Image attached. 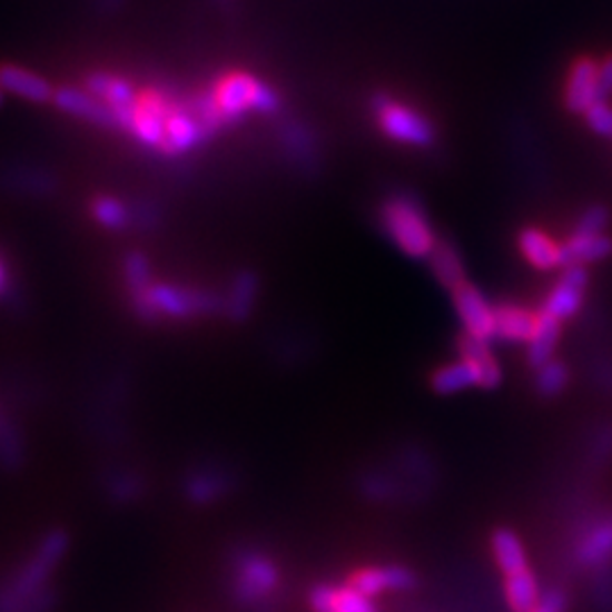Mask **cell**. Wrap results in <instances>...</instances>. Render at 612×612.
I'll return each mask as SVG.
<instances>
[{
	"label": "cell",
	"mask_w": 612,
	"mask_h": 612,
	"mask_svg": "<svg viewBox=\"0 0 612 612\" xmlns=\"http://www.w3.org/2000/svg\"><path fill=\"white\" fill-rule=\"evenodd\" d=\"M379 227L404 257L417 261L432 255L441 240L419 198L408 191H395L382 203Z\"/></svg>",
	"instance_id": "6da1fadb"
},
{
	"label": "cell",
	"mask_w": 612,
	"mask_h": 612,
	"mask_svg": "<svg viewBox=\"0 0 612 612\" xmlns=\"http://www.w3.org/2000/svg\"><path fill=\"white\" fill-rule=\"evenodd\" d=\"M69 535L61 529L48 531L28 563H23L10 585L0 592V612H23V608L46 590L50 574L67 556Z\"/></svg>",
	"instance_id": "7a4b0ae2"
},
{
	"label": "cell",
	"mask_w": 612,
	"mask_h": 612,
	"mask_svg": "<svg viewBox=\"0 0 612 612\" xmlns=\"http://www.w3.org/2000/svg\"><path fill=\"white\" fill-rule=\"evenodd\" d=\"M214 96L225 118V126L240 122L248 113L273 116L282 109L279 93L270 85L248 73H229L220 80Z\"/></svg>",
	"instance_id": "3957f363"
},
{
	"label": "cell",
	"mask_w": 612,
	"mask_h": 612,
	"mask_svg": "<svg viewBox=\"0 0 612 612\" xmlns=\"http://www.w3.org/2000/svg\"><path fill=\"white\" fill-rule=\"evenodd\" d=\"M373 111L377 118L379 130L395 144L411 146V148H428L436 144V128L434 122L424 118L408 105L399 100L377 93L373 96Z\"/></svg>",
	"instance_id": "277c9868"
},
{
	"label": "cell",
	"mask_w": 612,
	"mask_h": 612,
	"mask_svg": "<svg viewBox=\"0 0 612 612\" xmlns=\"http://www.w3.org/2000/svg\"><path fill=\"white\" fill-rule=\"evenodd\" d=\"M150 299L159 316H168L177 320L223 314V297L203 288L155 284L150 290Z\"/></svg>",
	"instance_id": "5b68a950"
},
{
	"label": "cell",
	"mask_w": 612,
	"mask_h": 612,
	"mask_svg": "<svg viewBox=\"0 0 612 612\" xmlns=\"http://www.w3.org/2000/svg\"><path fill=\"white\" fill-rule=\"evenodd\" d=\"M452 304L456 318L463 327V334L474 336L478 340L493 343L497 336L495 320V304L485 297V293L472 282H463L452 290Z\"/></svg>",
	"instance_id": "8992f818"
},
{
	"label": "cell",
	"mask_w": 612,
	"mask_h": 612,
	"mask_svg": "<svg viewBox=\"0 0 612 612\" xmlns=\"http://www.w3.org/2000/svg\"><path fill=\"white\" fill-rule=\"evenodd\" d=\"M588 282H590V275H588L585 266L563 268L559 282L554 284V288L549 290V295L544 299L542 312L561 323L574 318L583 306Z\"/></svg>",
	"instance_id": "52a82bcc"
},
{
	"label": "cell",
	"mask_w": 612,
	"mask_h": 612,
	"mask_svg": "<svg viewBox=\"0 0 612 612\" xmlns=\"http://www.w3.org/2000/svg\"><path fill=\"white\" fill-rule=\"evenodd\" d=\"M87 91L93 93L105 105H109L118 120V128L130 132L137 105H139V96L128 80L109 76V73H91L87 78Z\"/></svg>",
	"instance_id": "ba28073f"
},
{
	"label": "cell",
	"mask_w": 612,
	"mask_h": 612,
	"mask_svg": "<svg viewBox=\"0 0 612 612\" xmlns=\"http://www.w3.org/2000/svg\"><path fill=\"white\" fill-rule=\"evenodd\" d=\"M211 137H214V132L189 109V105H181V107L172 109V113L168 118L161 152L172 155V157L187 155V152L200 148L203 144H207Z\"/></svg>",
	"instance_id": "9c48e42d"
},
{
	"label": "cell",
	"mask_w": 612,
	"mask_h": 612,
	"mask_svg": "<svg viewBox=\"0 0 612 612\" xmlns=\"http://www.w3.org/2000/svg\"><path fill=\"white\" fill-rule=\"evenodd\" d=\"M259 293H261V282L259 275L255 270H238L227 286V293L223 297V316L234 323H248L257 309L259 302Z\"/></svg>",
	"instance_id": "30bf717a"
},
{
	"label": "cell",
	"mask_w": 612,
	"mask_h": 612,
	"mask_svg": "<svg viewBox=\"0 0 612 612\" xmlns=\"http://www.w3.org/2000/svg\"><path fill=\"white\" fill-rule=\"evenodd\" d=\"M122 277H126L128 290L132 295L137 316L146 323L157 320L159 314L150 299V290H152L155 282H152V268H150L148 257L144 253H130L126 259H122Z\"/></svg>",
	"instance_id": "8fae6325"
},
{
	"label": "cell",
	"mask_w": 612,
	"mask_h": 612,
	"mask_svg": "<svg viewBox=\"0 0 612 612\" xmlns=\"http://www.w3.org/2000/svg\"><path fill=\"white\" fill-rule=\"evenodd\" d=\"M599 61L590 57H579L567 76L565 105L572 113H583L599 102Z\"/></svg>",
	"instance_id": "7c38bea8"
},
{
	"label": "cell",
	"mask_w": 612,
	"mask_h": 612,
	"mask_svg": "<svg viewBox=\"0 0 612 612\" xmlns=\"http://www.w3.org/2000/svg\"><path fill=\"white\" fill-rule=\"evenodd\" d=\"M52 102L59 111H65L69 116L85 118V120L96 122V126H102V128H118V120H116L111 107L105 105L102 100H98L87 89L82 91V89H76V87H61V89L55 91Z\"/></svg>",
	"instance_id": "4fadbf2b"
},
{
	"label": "cell",
	"mask_w": 612,
	"mask_h": 612,
	"mask_svg": "<svg viewBox=\"0 0 612 612\" xmlns=\"http://www.w3.org/2000/svg\"><path fill=\"white\" fill-rule=\"evenodd\" d=\"M279 141L284 146L288 161H293L297 170L309 172V175H314L318 170V161H320L318 141H316L314 132L306 126H302L299 120L288 118L282 122Z\"/></svg>",
	"instance_id": "5bb4252c"
},
{
	"label": "cell",
	"mask_w": 612,
	"mask_h": 612,
	"mask_svg": "<svg viewBox=\"0 0 612 612\" xmlns=\"http://www.w3.org/2000/svg\"><path fill=\"white\" fill-rule=\"evenodd\" d=\"M170 113H172V109L161 98H157V96L139 98L130 132L137 137V141L141 146L161 150Z\"/></svg>",
	"instance_id": "9a60e30c"
},
{
	"label": "cell",
	"mask_w": 612,
	"mask_h": 612,
	"mask_svg": "<svg viewBox=\"0 0 612 612\" xmlns=\"http://www.w3.org/2000/svg\"><path fill=\"white\" fill-rule=\"evenodd\" d=\"M354 590H358L365 596H379L384 592H404L415 585L413 572L399 565H386V567H363L354 572L347 581Z\"/></svg>",
	"instance_id": "2e32d148"
},
{
	"label": "cell",
	"mask_w": 612,
	"mask_h": 612,
	"mask_svg": "<svg viewBox=\"0 0 612 612\" xmlns=\"http://www.w3.org/2000/svg\"><path fill=\"white\" fill-rule=\"evenodd\" d=\"M456 349H458V358H465L467 363L474 365V371L478 375V388L493 391L502 384V377H504L502 365L495 358V352H493V347H490V343L478 340L467 334H461Z\"/></svg>",
	"instance_id": "e0dca14e"
},
{
	"label": "cell",
	"mask_w": 612,
	"mask_h": 612,
	"mask_svg": "<svg viewBox=\"0 0 612 612\" xmlns=\"http://www.w3.org/2000/svg\"><path fill=\"white\" fill-rule=\"evenodd\" d=\"M612 255V238L605 234H572L561 243V268L588 266Z\"/></svg>",
	"instance_id": "ac0fdd59"
},
{
	"label": "cell",
	"mask_w": 612,
	"mask_h": 612,
	"mask_svg": "<svg viewBox=\"0 0 612 612\" xmlns=\"http://www.w3.org/2000/svg\"><path fill=\"white\" fill-rule=\"evenodd\" d=\"M309 599L316 612H377L373 599L352 585H318L312 590Z\"/></svg>",
	"instance_id": "d6986e66"
},
{
	"label": "cell",
	"mask_w": 612,
	"mask_h": 612,
	"mask_svg": "<svg viewBox=\"0 0 612 612\" xmlns=\"http://www.w3.org/2000/svg\"><path fill=\"white\" fill-rule=\"evenodd\" d=\"M495 320H497L495 340H502L509 345H526L535 332L537 314L524 309V306L504 302V304H495Z\"/></svg>",
	"instance_id": "ffe728a7"
},
{
	"label": "cell",
	"mask_w": 612,
	"mask_h": 612,
	"mask_svg": "<svg viewBox=\"0 0 612 612\" xmlns=\"http://www.w3.org/2000/svg\"><path fill=\"white\" fill-rule=\"evenodd\" d=\"M522 257L537 270L561 268V243L537 227H524L517 236Z\"/></svg>",
	"instance_id": "44dd1931"
},
{
	"label": "cell",
	"mask_w": 612,
	"mask_h": 612,
	"mask_svg": "<svg viewBox=\"0 0 612 612\" xmlns=\"http://www.w3.org/2000/svg\"><path fill=\"white\" fill-rule=\"evenodd\" d=\"M426 264H428V270H432L434 279L450 293L456 286H461L463 282H467L463 255L452 240H438L432 255L426 257Z\"/></svg>",
	"instance_id": "7402d4cb"
},
{
	"label": "cell",
	"mask_w": 612,
	"mask_h": 612,
	"mask_svg": "<svg viewBox=\"0 0 612 612\" xmlns=\"http://www.w3.org/2000/svg\"><path fill=\"white\" fill-rule=\"evenodd\" d=\"M0 89L8 91V93H14L23 100H30V102H50L55 91L50 87L48 80L39 78L37 73L32 71H26L21 67H14V65H3L0 67Z\"/></svg>",
	"instance_id": "603a6c76"
},
{
	"label": "cell",
	"mask_w": 612,
	"mask_h": 612,
	"mask_svg": "<svg viewBox=\"0 0 612 612\" xmlns=\"http://www.w3.org/2000/svg\"><path fill=\"white\" fill-rule=\"evenodd\" d=\"M277 585V570L264 556H248L238 567V594L245 599L266 596Z\"/></svg>",
	"instance_id": "cb8c5ba5"
},
{
	"label": "cell",
	"mask_w": 612,
	"mask_h": 612,
	"mask_svg": "<svg viewBox=\"0 0 612 612\" xmlns=\"http://www.w3.org/2000/svg\"><path fill=\"white\" fill-rule=\"evenodd\" d=\"M561 329H563V323L551 318L549 314L540 312L537 314V325H535V332L531 336V340L526 343V363L531 367H537L549 363L551 358H554V352L561 343Z\"/></svg>",
	"instance_id": "d4e9b609"
},
{
	"label": "cell",
	"mask_w": 612,
	"mask_h": 612,
	"mask_svg": "<svg viewBox=\"0 0 612 612\" xmlns=\"http://www.w3.org/2000/svg\"><path fill=\"white\" fill-rule=\"evenodd\" d=\"M490 544H493L495 563L504 572V576H511V574L529 570L524 544H522V540H520V535L515 531H511V529H497L493 533V540H490Z\"/></svg>",
	"instance_id": "484cf974"
},
{
	"label": "cell",
	"mask_w": 612,
	"mask_h": 612,
	"mask_svg": "<svg viewBox=\"0 0 612 612\" xmlns=\"http://www.w3.org/2000/svg\"><path fill=\"white\" fill-rule=\"evenodd\" d=\"M432 388L438 395H456L470 388H478V375L472 363H467L465 358H458L438 367V371L432 375Z\"/></svg>",
	"instance_id": "4316f807"
},
{
	"label": "cell",
	"mask_w": 612,
	"mask_h": 612,
	"mask_svg": "<svg viewBox=\"0 0 612 612\" xmlns=\"http://www.w3.org/2000/svg\"><path fill=\"white\" fill-rule=\"evenodd\" d=\"M579 563L588 567H603L612 561V520L596 524L576 549Z\"/></svg>",
	"instance_id": "83f0119b"
},
{
	"label": "cell",
	"mask_w": 612,
	"mask_h": 612,
	"mask_svg": "<svg viewBox=\"0 0 612 612\" xmlns=\"http://www.w3.org/2000/svg\"><path fill=\"white\" fill-rule=\"evenodd\" d=\"M504 592H506V601L513 612H531L542 596L540 585L531 570L506 576Z\"/></svg>",
	"instance_id": "f1b7e54d"
},
{
	"label": "cell",
	"mask_w": 612,
	"mask_h": 612,
	"mask_svg": "<svg viewBox=\"0 0 612 612\" xmlns=\"http://www.w3.org/2000/svg\"><path fill=\"white\" fill-rule=\"evenodd\" d=\"M570 384V371L567 365L559 358H551L549 363L540 365L535 371V391L542 397H556L561 395Z\"/></svg>",
	"instance_id": "f546056e"
},
{
	"label": "cell",
	"mask_w": 612,
	"mask_h": 612,
	"mask_svg": "<svg viewBox=\"0 0 612 612\" xmlns=\"http://www.w3.org/2000/svg\"><path fill=\"white\" fill-rule=\"evenodd\" d=\"M91 214L105 229H113V231L128 229L135 220V214L126 205L116 198H109V196L96 198L91 205Z\"/></svg>",
	"instance_id": "4dcf8cb0"
},
{
	"label": "cell",
	"mask_w": 612,
	"mask_h": 612,
	"mask_svg": "<svg viewBox=\"0 0 612 612\" xmlns=\"http://www.w3.org/2000/svg\"><path fill=\"white\" fill-rule=\"evenodd\" d=\"M585 120H588V128H590L592 132H596L599 137L612 139V107L608 105V100L594 102V105L585 111Z\"/></svg>",
	"instance_id": "1f68e13d"
},
{
	"label": "cell",
	"mask_w": 612,
	"mask_h": 612,
	"mask_svg": "<svg viewBox=\"0 0 612 612\" xmlns=\"http://www.w3.org/2000/svg\"><path fill=\"white\" fill-rule=\"evenodd\" d=\"M610 223V214L605 207H590L574 225V231L572 234H603L605 227Z\"/></svg>",
	"instance_id": "d6a6232c"
},
{
	"label": "cell",
	"mask_w": 612,
	"mask_h": 612,
	"mask_svg": "<svg viewBox=\"0 0 612 612\" xmlns=\"http://www.w3.org/2000/svg\"><path fill=\"white\" fill-rule=\"evenodd\" d=\"M23 461L21 443L12 428H0V465L17 467Z\"/></svg>",
	"instance_id": "836d02e7"
},
{
	"label": "cell",
	"mask_w": 612,
	"mask_h": 612,
	"mask_svg": "<svg viewBox=\"0 0 612 612\" xmlns=\"http://www.w3.org/2000/svg\"><path fill=\"white\" fill-rule=\"evenodd\" d=\"M567 610V596L561 590H549L540 596L535 608L531 612H565Z\"/></svg>",
	"instance_id": "e575fe53"
},
{
	"label": "cell",
	"mask_w": 612,
	"mask_h": 612,
	"mask_svg": "<svg viewBox=\"0 0 612 612\" xmlns=\"http://www.w3.org/2000/svg\"><path fill=\"white\" fill-rule=\"evenodd\" d=\"M612 93V55L599 61V96L605 100Z\"/></svg>",
	"instance_id": "d590c367"
},
{
	"label": "cell",
	"mask_w": 612,
	"mask_h": 612,
	"mask_svg": "<svg viewBox=\"0 0 612 612\" xmlns=\"http://www.w3.org/2000/svg\"><path fill=\"white\" fill-rule=\"evenodd\" d=\"M3 286H6V270L0 266V290H3Z\"/></svg>",
	"instance_id": "8d00e7d4"
},
{
	"label": "cell",
	"mask_w": 612,
	"mask_h": 612,
	"mask_svg": "<svg viewBox=\"0 0 612 612\" xmlns=\"http://www.w3.org/2000/svg\"><path fill=\"white\" fill-rule=\"evenodd\" d=\"M0 105H3V89H0Z\"/></svg>",
	"instance_id": "74e56055"
},
{
	"label": "cell",
	"mask_w": 612,
	"mask_h": 612,
	"mask_svg": "<svg viewBox=\"0 0 612 612\" xmlns=\"http://www.w3.org/2000/svg\"><path fill=\"white\" fill-rule=\"evenodd\" d=\"M0 428H3V419H0Z\"/></svg>",
	"instance_id": "f35d334b"
}]
</instances>
